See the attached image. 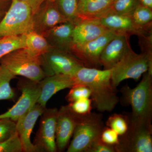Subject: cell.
Returning <instances> with one entry per match:
<instances>
[{
    "instance_id": "obj_1",
    "label": "cell",
    "mask_w": 152,
    "mask_h": 152,
    "mask_svg": "<svg viewBox=\"0 0 152 152\" xmlns=\"http://www.w3.org/2000/svg\"><path fill=\"white\" fill-rule=\"evenodd\" d=\"M72 77L75 84H83L88 87L91 97L99 111L111 112L120 102L117 88L112 83L111 69L83 66Z\"/></svg>"
},
{
    "instance_id": "obj_2",
    "label": "cell",
    "mask_w": 152,
    "mask_h": 152,
    "mask_svg": "<svg viewBox=\"0 0 152 152\" xmlns=\"http://www.w3.org/2000/svg\"><path fill=\"white\" fill-rule=\"evenodd\" d=\"M121 103L123 105L130 106L132 111L127 113L132 119L152 124V71L143 74L140 82L135 88L127 84L121 88Z\"/></svg>"
},
{
    "instance_id": "obj_3",
    "label": "cell",
    "mask_w": 152,
    "mask_h": 152,
    "mask_svg": "<svg viewBox=\"0 0 152 152\" xmlns=\"http://www.w3.org/2000/svg\"><path fill=\"white\" fill-rule=\"evenodd\" d=\"M0 65L14 76H23L36 83H39L46 77L41 66L39 56L33 54L25 48L4 56L0 59Z\"/></svg>"
},
{
    "instance_id": "obj_4",
    "label": "cell",
    "mask_w": 152,
    "mask_h": 152,
    "mask_svg": "<svg viewBox=\"0 0 152 152\" xmlns=\"http://www.w3.org/2000/svg\"><path fill=\"white\" fill-rule=\"evenodd\" d=\"M104 127L102 114L91 112L82 115L67 152H87L93 144L101 139Z\"/></svg>"
},
{
    "instance_id": "obj_5",
    "label": "cell",
    "mask_w": 152,
    "mask_h": 152,
    "mask_svg": "<svg viewBox=\"0 0 152 152\" xmlns=\"http://www.w3.org/2000/svg\"><path fill=\"white\" fill-rule=\"evenodd\" d=\"M32 10L27 3L12 0L4 16L0 22V38L25 35L33 31Z\"/></svg>"
},
{
    "instance_id": "obj_6",
    "label": "cell",
    "mask_w": 152,
    "mask_h": 152,
    "mask_svg": "<svg viewBox=\"0 0 152 152\" xmlns=\"http://www.w3.org/2000/svg\"><path fill=\"white\" fill-rule=\"evenodd\" d=\"M148 70L152 71V57L145 53H136L131 48L111 69L112 83L117 88L124 80L132 79L138 81Z\"/></svg>"
},
{
    "instance_id": "obj_7",
    "label": "cell",
    "mask_w": 152,
    "mask_h": 152,
    "mask_svg": "<svg viewBox=\"0 0 152 152\" xmlns=\"http://www.w3.org/2000/svg\"><path fill=\"white\" fill-rule=\"evenodd\" d=\"M128 118L129 127L114 145L115 152H152V124Z\"/></svg>"
},
{
    "instance_id": "obj_8",
    "label": "cell",
    "mask_w": 152,
    "mask_h": 152,
    "mask_svg": "<svg viewBox=\"0 0 152 152\" xmlns=\"http://www.w3.org/2000/svg\"><path fill=\"white\" fill-rule=\"evenodd\" d=\"M41 65L46 76L63 74L72 76L84 66L72 54L52 48L39 56Z\"/></svg>"
},
{
    "instance_id": "obj_9",
    "label": "cell",
    "mask_w": 152,
    "mask_h": 152,
    "mask_svg": "<svg viewBox=\"0 0 152 152\" xmlns=\"http://www.w3.org/2000/svg\"><path fill=\"white\" fill-rule=\"evenodd\" d=\"M116 35L108 31L99 37L78 47H74L72 53L88 68L99 69L101 66L100 58L104 49Z\"/></svg>"
},
{
    "instance_id": "obj_10",
    "label": "cell",
    "mask_w": 152,
    "mask_h": 152,
    "mask_svg": "<svg viewBox=\"0 0 152 152\" xmlns=\"http://www.w3.org/2000/svg\"><path fill=\"white\" fill-rule=\"evenodd\" d=\"M58 113L56 108H45L41 116L39 128L33 143L39 151H56V132Z\"/></svg>"
},
{
    "instance_id": "obj_11",
    "label": "cell",
    "mask_w": 152,
    "mask_h": 152,
    "mask_svg": "<svg viewBox=\"0 0 152 152\" xmlns=\"http://www.w3.org/2000/svg\"><path fill=\"white\" fill-rule=\"evenodd\" d=\"M22 94L15 104L7 111L0 115V120L10 119L17 122L36 104L40 94L38 83L28 79L20 85Z\"/></svg>"
},
{
    "instance_id": "obj_12",
    "label": "cell",
    "mask_w": 152,
    "mask_h": 152,
    "mask_svg": "<svg viewBox=\"0 0 152 152\" xmlns=\"http://www.w3.org/2000/svg\"><path fill=\"white\" fill-rule=\"evenodd\" d=\"M94 20H97L107 30L116 35H125L130 37L136 35L139 37L152 28V25L146 27L137 26L131 15H117L107 12Z\"/></svg>"
},
{
    "instance_id": "obj_13",
    "label": "cell",
    "mask_w": 152,
    "mask_h": 152,
    "mask_svg": "<svg viewBox=\"0 0 152 152\" xmlns=\"http://www.w3.org/2000/svg\"><path fill=\"white\" fill-rule=\"evenodd\" d=\"M67 21L55 1L45 0L33 13V31L43 35L55 26Z\"/></svg>"
},
{
    "instance_id": "obj_14",
    "label": "cell",
    "mask_w": 152,
    "mask_h": 152,
    "mask_svg": "<svg viewBox=\"0 0 152 152\" xmlns=\"http://www.w3.org/2000/svg\"><path fill=\"white\" fill-rule=\"evenodd\" d=\"M81 115L74 113L69 105L62 106L58 110L56 137L59 151H63L67 146Z\"/></svg>"
},
{
    "instance_id": "obj_15",
    "label": "cell",
    "mask_w": 152,
    "mask_h": 152,
    "mask_svg": "<svg viewBox=\"0 0 152 152\" xmlns=\"http://www.w3.org/2000/svg\"><path fill=\"white\" fill-rule=\"evenodd\" d=\"M45 108L37 103L16 122L17 133L21 142L24 151H39L37 148L31 141V136L37 120Z\"/></svg>"
},
{
    "instance_id": "obj_16",
    "label": "cell",
    "mask_w": 152,
    "mask_h": 152,
    "mask_svg": "<svg viewBox=\"0 0 152 152\" xmlns=\"http://www.w3.org/2000/svg\"><path fill=\"white\" fill-rule=\"evenodd\" d=\"M38 83L40 94L37 103L46 108L50 99L58 92L66 88H71L75 82L72 76L63 74L46 76Z\"/></svg>"
},
{
    "instance_id": "obj_17",
    "label": "cell",
    "mask_w": 152,
    "mask_h": 152,
    "mask_svg": "<svg viewBox=\"0 0 152 152\" xmlns=\"http://www.w3.org/2000/svg\"><path fill=\"white\" fill-rule=\"evenodd\" d=\"M130 36L116 35L104 49L100 58L101 66L104 69H111L121 59L131 48Z\"/></svg>"
},
{
    "instance_id": "obj_18",
    "label": "cell",
    "mask_w": 152,
    "mask_h": 152,
    "mask_svg": "<svg viewBox=\"0 0 152 152\" xmlns=\"http://www.w3.org/2000/svg\"><path fill=\"white\" fill-rule=\"evenodd\" d=\"M75 25L72 22H66L55 26L43 35L53 48L72 54V32Z\"/></svg>"
},
{
    "instance_id": "obj_19",
    "label": "cell",
    "mask_w": 152,
    "mask_h": 152,
    "mask_svg": "<svg viewBox=\"0 0 152 152\" xmlns=\"http://www.w3.org/2000/svg\"><path fill=\"white\" fill-rule=\"evenodd\" d=\"M108 31L97 20H81L75 25L73 30L74 47L83 45L99 37Z\"/></svg>"
},
{
    "instance_id": "obj_20",
    "label": "cell",
    "mask_w": 152,
    "mask_h": 152,
    "mask_svg": "<svg viewBox=\"0 0 152 152\" xmlns=\"http://www.w3.org/2000/svg\"><path fill=\"white\" fill-rule=\"evenodd\" d=\"M114 0H80L77 16L80 21L94 20L107 12Z\"/></svg>"
},
{
    "instance_id": "obj_21",
    "label": "cell",
    "mask_w": 152,
    "mask_h": 152,
    "mask_svg": "<svg viewBox=\"0 0 152 152\" xmlns=\"http://www.w3.org/2000/svg\"><path fill=\"white\" fill-rule=\"evenodd\" d=\"M25 48L37 56L50 50L52 47L43 35L32 31L25 35Z\"/></svg>"
},
{
    "instance_id": "obj_22",
    "label": "cell",
    "mask_w": 152,
    "mask_h": 152,
    "mask_svg": "<svg viewBox=\"0 0 152 152\" xmlns=\"http://www.w3.org/2000/svg\"><path fill=\"white\" fill-rule=\"evenodd\" d=\"M25 47V35L0 38V59L11 52Z\"/></svg>"
},
{
    "instance_id": "obj_23",
    "label": "cell",
    "mask_w": 152,
    "mask_h": 152,
    "mask_svg": "<svg viewBox=\"0 0 152 152\" xmlns=\"http://www.w3.org/2000/svg\"><path fill=\"white\" fill-rule=\"evenodd\" d=\"M15 77L7 68L0 65V100L13 99L15 98V93L10 83Z\"/></svg>"
},
{
    "instance_id": "obj_24",
    "label": "cell",
    "mask_w": 152,
    "mask_h": 152,
    "mask_svg": "<svg viewBox=\"0 0 152 152\" xmlns=\"http://www.w3.org/2000/svg\"><path fill=\"white\" fill-rule=\"evenodd\" d=\"M80 0H56V4L60 12L68 21L75 24L80 20L77 16V9Z\"/></svg>"
},
{
    "instance_id": "obj_25",
    "label": "cell",
    "mask_w": 152,
    "mask_h": 152,
    "mask_svg": "<svg viewBox=\"0 0 152 152\" xmlns=\"http://www.w3.org/2000/svg\"><path fill=\"white\" fill-rule=\"evenodd\" d=\"M139 4V0H114L107 12L120 15H131Z\"/></svg>"
},
{
    "instance_id": "obj_26",
    "label": "cell",
    "mask_w": 152,
    "mask_h": 152,
    "mask_svg": "<svg viewBox=\"0 0 152 152\" xmlns=\"http://www.w3.org/2000/svg\"><path fill=\"white\" fill-rule=\"evenodd\" d=\"M129 118L127 114L115 113L109 117L106 121L107 127L116 132L121 136L127 131L129 127Z\"/></svg>"
},
{
    "instance_id": "obj_27",
    "label": "cell",
    "mask_w": 152,
    "mask_h": 152,
    "mask_svg": "<svg viewBox=\"0 0 152 152\" xmlns=\"http://www.w3.org/2000/svg\"><path fill=\"white\" fill-rule=\"evenodd\" d=\"M136 24L146 27L152 25V10L139 4L131 15Z\"/></svg>"
},
{
    "instance_id": "obj_28",
    "label": "cell",
    "mask_w": 152,
    "mask_h": 152,
    "mask_svg": "<svg viewBox=\"0 0 152 152\" xmlns=\"http://www.w3.org/2000/svg\"><path fill=\"white\" fill-rule=\"evenodd\" d=\"M91 91L88 87L83 84H75L71 88L68 94L66 96V99L69 103L82 99L90 98Z\"/></svg>"
},
{
    "instance_id": "obj_29",
    "label": "cell",
    "mask_w": 152,
    "mask_h": 152,
    "mask_svg": "<svg viewBox=\"0 0 152 152\" xmlns=\"http://www.w3.org/2000/svg\"><path fill=\"white\" fill-rule=\"evenodd\" d=\"M23 151V145L17 133L5 140L0 142V152Z\"/></svg>"
},
{
    "instance_id": "obj_30",
    "label": "cell",
    "mask_w": 152,
    "mask_h": 152,
    "mask_svg": "<svg viewBox=\"0 0 152 152\" xmlns=\"http://www.w3.org/2000/svg\"><path fill=\"white\" fill-rule=\"evenodd\" d=\"M16 133L15 122L10 119L0 120V142L9 139Z\"/></svg>"
},
{
    "instance_id": "obj_31",
    "label": "cell",
    "mask_w": 152,
    "mask_h": 152,
    "mask_svg": "<svg viewBox=\"0 0 152 152\" xmlns=\"http://www.w3.org/2000/svg\"><path fill=\"white\" fill-rule=\"evenodd\" d=\"M92 100L90 98H85L70 103L69 105L71 110L80 115H85L91 113Z\"/></svg>"
},
{
    "instance_id": "obj_32",
    "label": "cell",
    "mask_w": 152,
    "mask_h": 152,
    "mask_svg": "<svg viewBox=\"0 0 152 152\" xmlns=\"http://www.w3.org/2000/svg\"><path fill=\"white\" fill-rule=\"evenodd\" d=\"M120 136L111 128L105 127L102 132L101 140L107 145H115L118 143Z\"/></svg>"
},
{
    "instance_id": "obj_33",
    "label": "cell",
    "mask_w": 152,
    "mask_h": 152,
    "mask_svg": "<svg viewBox=\"0 0 152 152\" xmlns=\"http://www.w3.org/2000/svg\"><path fill=\"white\" fill-rule=\"evenodd\" d=\"M87 152H115L114 145L105 143L100 139L90 147Z\"/></svg>"
},
{
    "instance_id": "obj_34",
    "label": "cell",
    "mask_w": 152,
    "mask_h": 152,
    "mask_svg": "<svg viewBox=\"0 0 152 152\" xmlns=\"http://www.w3.org/2000/svg\"><path fill=\"white\" fill-rule=\"evenodd\" d=\"M25 2L31 7L33 13L37 10L41 4L45 0H20Z\"/></svg>"
},
{
    "instance_id": "obj_35",
    "label": "cell",
    "mask_w": 152,
    "mask_h": 152,
    "mask_svg": "<svg viewBox=\"0 0 152 152\" xmlns=\"http://www.w3.org/2000/svg\"><path fill=\"white\" fill-rule=\"evenodd\" d=\"M12 0H8L4 2L0 3V22L1 21L7 11L10 5Z\"/></svg>"
},
{
    "instance_id": "obj_36",
    "label": "cell",
    "mask_w": 152,
    "mask_h": 152,
    "mask_svg": "<svg viewBox=\"0 0 152 152\" xmlns=\"http://www.w3.org/2000/svg\"><path fill=\"white\" fill-rule=\"evenodd\" d=\"M140 4L152 10V0H139Z\"/></svg>"
},
{
    "instance_id": "obj_37",
    "label": "cell",
    "mask_w": 152,
    "mask_h": 152,
    "mask_svg": "<svg viewBox=\"0 0 152 152\" xmlns=\"http://www.w3.org/2000/svg\"><path fill=\"white\" fill-rule=\"evenodd\" d=\"M7 1H8V0H0V3L4 2Z\"/></svg>"
},
{
    "instance_id": "obj_38",
    "label": "cell",
    "mask_w": 152,
    "mask_h": 152,
    "mask_svg": "<svg viewBox=\"0 0 152 152\" xmlns=\"http://www.w3.org/2000/svg\"><path fill=\"white\" fill-rule=\"evenodd\" d=\"M49 1H53V2H55V1H56V0H49Z\"/></svg>"
}]
</instances>
